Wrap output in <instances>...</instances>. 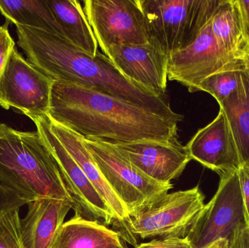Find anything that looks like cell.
Segmentation results:
<instances>
[{
	"instance_id": "obj_4",
	"label": "cell",
	"mask_w": 249,
	"mask_h": 248,
	"mask_svg": "<svg viewBox=\"0 0 249 248\" xmlns=\"http://www.w3.org/2000/svg\"><path fill=\"white\" fill-rule=\"evenodd\" d=\"M222 0H140L150 40L168 55L191 45Z\"/></svg>"
},
{
	"instance_id": "obj_32",
	"label": "cell",
	"mask_w": 249,
	"mask_h": 248,
	"mask_svg": "<svg viewBox=\"0 0 249 248\" xmlns=\"http://www.w3.org/2000/svg\"><path fill=\"white\" fill-rule=\"evenodd\" d=\"M247 71H248V74L249 75V60L248 61V64H247Z\"/></svg>"
},
{
	"instance_id": "obj_27",
	"label": "cell",
	"mask_w": 249,
	"mask_h": 248,
	"mask_svg": "<svg viewBox=\"0 0 249 248\" xmlns=\"http://www.w3.org/2000/svg\"><path fill=\"white\" fill-rule=\"evenodd\" d=\"M229 248H249V227L246 223L234 231L230 240Z\"/></svg>"
},
{
	"instance_id": "obj_31",
	"label": "cell",
	"mask_w": 249,
	"mask_h": 248,
	"mask_svg": "<svg viewBox=\"0 0 249 248\" xmlns=\"http://www.w3.org/2000/svg\"><path fill=\"white\" fill-rule=\"evenodd\" d=\"M112 248H127L125 247V246H124V244L121 245V246H117V247Z\"/></svg>"
},
{
	"instance_id": "obj_26",
	"label": "cell",
	"mask_w": 249,
	"mask_h": 248,
	"mask_svg": "<svg viewBox=\"0 0 249 248\" xmlns=\"http://www.w3.org/2000/svg\"><path fill=\"white\" fill-rule=\"evenodd\" d=\"M245 211L246 224L249 227V168L241 166L237 171Z\"/></svg>"
},
{
	"instance_id": "obj_11",
	"label": "cell",
	"mask_w": 249,
	"mask_h": 248,
	"mask_svg": "<svg viewBox=\"0 0 249 248\" xmlns=\"http://www.w3.org/2000/svg\"><path fill=\"white\" fill-rule=\"evenodd\" d=\"M211 20L191 45L168 58V80L183 84L190 93L197 92L199 84L212 74L247 66L248 64L234 59L219 46L212 32Z\"/></svg>"
},
{
	"instance_id": "obj_17",
	"label": "cell",
	"mask_w": 249,
	"mask_h": 248,
	"mask_svg": "<svg viewBox=\"0 0 249 248\" xmlns=\"http://www.w3.org/2000/svg\"><path fill=\"white\" fill-rule=\"evenodd\" d=\"M219 46L234 59L248 63L249 33L238 0H222L212 20Z\"/></svg>"
},
{
	"instance_id": "obj_8",
	"label": "cell",
	"mask_w": 249,
	"mask_h": 248,
	"mask_svg": "<svg viewBox=\"0 0 249 248\" xmlns=\"http://www.w3.org/2000/svg\"><path fill=\"white\" fill-rule=\"evenodd\" d=\"M29 118L58 163L64 186L72 200L74 215L105 226L116 224L110 208L51 131L48 115Z\"/></svg>"
},
{
	"instance_id": "obj_2",
	"label": "cell",
	"mask_w": 249,
	"mask_h": 248,
	"mask_svg": "<svg viewBox=\"0 0 249 248\" xmlns=\"http://www.w3.org/2000/svg\"><path fill=\"white\" fill-rule=\"evenodd\" d=\"M16 33L28 61L53 81L90 87L162 116L184 119L172 110L166 97H158L126 79L105 54L91 56L62 36L35 28L16 26Z\"/></svg>"
},
{
	"instance_id": "obj_14",
	"label": "cell",
	"mask_w": 249,
	"mask_h": 248,
	"mask_svg": "<svg viewBox=\"0 0 249 248\" xmlns=\"http://www.w3.org/2000/svg\"><path fill=\"white\" fill-rule=\"evenodd\" d=\"M187 148L192 160L219 176L238 171L242 166L233 134L221 108L217 116L196 132Z\"/></svg>"
},
{
	"instance_id": "obj_5",
	"label": "cell",
	"mask_w": 249,
	"mask_h": 248,
	"mask_svg": "<svg viewBox=\"0 0 249 248\" xmlns=\"http://www.w3.org/2000/svg\"><path fill=\"white\" fill-rule=\"evenodd\" d=\"M198 186L165 193L129 214L126 221L130 237H186L204 208Z\"/></svg>"
},
{
	"instance_id": "obj_16",
	"label": "cell",
	"mask_w": 249,
	"mask_h": 248,
	"mask_svg": "<svg viewBox=\"0 0 249 248\" xmlns=\"http://www.w3.org/2000/svg\"><path fill=\"white\" fill-rule=\"evenodd\" d=\"M20 218V237L24 248H53L72 205L65 200L43 198L28 204Z\"/></svg>"
},
{
	"instance_id": "obj_24",
	"label": "cell",
	"mask_w": 249,
	"mask_h": 248,
	"mask_svg": "<svg viewBox=\"0 0 249 248\" xmlns=\"http://www.w3.org/2000/svg\"><path fill=\"white\" fill-rule=\"evenodd\" d=\"M15 47L16 44L9 32L8 23L0 26V77Z\"/></svg>"
},
{
	"instance_id": "obj_23",
	"label": "cell",
	"mask_w": 249,
	"mask_h": 248,
	"mask_svg": "<svg viewBox=\"0 0 249 248\" xmlns=\"http://www.w3.org/2000/svg\"><path fill=\"white\" fill-rule=\"evenodd\" d=\"M20 208L0 215V248H24L20 237Z\"/></svg>"
},
{
	"instance_id": "obj_29",
	"label": "cell",
	"mask_w": 249,
	"mask_h": 248,
	"mask_svg": "<svg viewBox=\"0 0 249 248\" xmlns=\"http://www.w3.org/2000/svg\"><path fill=\"white\" fill-rule=\"evenodd\" d=\"M238 1H239L240 7H241L249 33V1H245V0H238Z\"/></svg>"
},
{
	"instance_id": "obj_22",
	"label": "cell",
	"mask_w": 249,
	"mask_h": 248,
	"mask_svg": "<svg viewBox=\"0 0 249 248\" xmlns=\"http://www.w3.org/2000/svg\"><path fill=\"white\" fill-rule=\"evenodd\" d=\"M247 70V66L240 67L215 73L199 84L197 92L209 93L219 104L238 89Z\"/></svg>"
},
{
	"instance_id": "obj_15",
	"label": "cell",
	"mask_w": 249,
	"mask_h": 248,
	"mask_svg": "<svg viewBox=\"0 0 249 248\" xmlns=\"http://www.w3.org/2000/svg\"><path fill=\"white\" fill-rule=\"evenodd\" d=\"M49 122L54 135L80 166L83 173L110 208L115 216L117 226L121 230L122 238L134 246L136 242L130 237L126 226V221L128 218V211L102 176L91 154L83 143L84 138L69 128L50 119V117Z\"/></svg>"
},
{
	"instance_id": "obj_10",
	"label": "cell",
	"mask_w": 249,
	"mask_h": 248,
	"mask_svg": "<svg viewBox=\"0 0 249 248\" xmlns=\"http://www.w3.org/2000/svg\"><path fill=\"white\" fill-rule=\"evenodd\" d=\"M220 177L217 192L205 205L186 237L193 248H203L222 239L230 240L235 230L246 223L238 173H225Z\"/></svg>"
},
{
	"instance_id": "obj_30",
	"label": "cell",
	"mask_w": 249,
	"mask_h": 248,
	"mask_svg": "<svg viewBox=\"0 0 249 248\" xmlns=\"http://www.w3.org/2000/svg\"><path fill=\"white\" fill-rule=\"evenodd\" d=\"M229 246L230 240H227V239H222V240H217V241L203 248H229Z\"/></svg>"
},
{
	"instance_id": "obj_7",
	"label": "cell",
	"mask_w": 249,
	"mask_h": 248,
	"mask_svg": "<svg viewBox=\"0 0 249 248\" xmlns=\"http://www.w3.org/2000/svg\"><path fill=\"white\" fill-rule=\"evenodd\" d=\"M83 10L103 52L150 39L140 0H86Z\"/></svg>"
},
{
	"instance_id": "obj_9",
	"label": "cell",
	"mask_w": 249,
	"mask_h": 248,
	"mask_svg": "<svg viewBox=\"0 0 249 248\" xmlns=\"http://www.w3.org/2000/svg\"><path fill=\"white\" fill-rule=\"evenodd\" d=\"M53 83L15 47L0 77V106L28 117L48 115Z\"/></svg>"
},
{
	"instance_id": "obj_1",
	"label": "cell",
	"mask_w": 249,
	"mask_h": 248,
	"mask_svg": "<svg viewBox=\"0 0 249 248\" xmlns=\"http://www.w3.org/2000/svg\"><path fill=\"white\" fill-rule=\"evenodd\" d=\"M50 119L85 139L112 145L178 138V119L73 83L53 81Z\"/></svg>"
},
{
	"instance_id": "obj_20",
	"label": "cell",
	"mask_w": 249,
	"mask_h": 248,
	"mask_svg": "<svg viewBox=\"0 0 249 248\" xmlns=\"http://www.w3.org/2000/svg\"><path fill=\"white\" fill-rule=\"evenodd\" d=\"M219 106L229 122L242 166L249 168V75L247 70L238 89L219 103Z\"/></svg>"
},
{
	"instance_id": "obj_28",
	"label": "cell",
	"mask_w": 249,
	"mask_h": 248,
	"mask_svg": "<svg viewBox=\"0 0 249 248\" xmlns=\"http://www.w3.org/2000/svg\"><path fill=\"white\" fill-rule=\"evenodd\" d=\"M24 205H26L24 202H22L11 194L4 192L0 189V215H2L8 210L16 208V207L20 208Z\"/></svg>"
},
{
	"instance_id": "obj_25",
	"label": "cell",
	"mask_w": 249,
	"mask_h": 248,
	"mask_svg": "<svg viewBox=\"0 0 249 248\" xmlns=\"http://www.w3.org/2000/svg\"><path fill=\"white\" fill-rule=\"evenodd\" d=\"M136 248H193L187 237H164L142 243Z\"/></svg>"
},
{
	"instance_id": "obj_6",
	"label": "cell",
	"mask_w": 249,
	"mask_h": 248,
	"mask_svg": "<svg viewBox=\"0 0 249 248\" xmlns=\"http://www.w3.org/2000/svg\"><path fill=\"white\" fill-rule=\"evenodd\" d=\"M83 143L128 214L172 189V183H159L143 174L115 145L85 138Z\"/></svg>"
},
{
	"instance_id": "obj_13",
	"label": "cell",
	"mask_w": 249,
	"mask_h": 248,
	"mask_svg": "<svg viewBox=\"0 0 249 248\" xmlns=\"http://www.w3.org/2000/svg\"><path fill=\"white\" fill-rule=\"evenodd\" d=\"M115 146L143 174L159 183H171L192 160L187 146L178 138L164 142L142 141Z\"/></svg>"
},
{
	"instance_id": "obj_18",
	"label": "cell",
	"mask_w": 249,
	"mask_h": 248,
	"mask_svg": "<svg viewBox=\"0 0 249 248\" xmlns=\"http://www.w3.org/2000/svg\"><path fill=\"white\" fill-rule=\"evenodd\" d=\"M64 39L80 50L96 56L98 42L85 14L83 7L77 0H46Z\"/></svg>"
},
{
	"instance_id": "obj_12",
	"label": "cell",
	"mask_w": 249,
	"mask_h": 248,
	"mask_svg": "<svg viewBox=\"0 0 249 248\" xmlns=\"http://www.w3.org/2000/svg\"><path fill=\"white\" fill-rule=\"evenodd\" d=\"M104 52L126 79L158 97H166L168 56L153 41L114 45Z\"/></svg>"
},
{
	"instance_id": "obj_19",
	"label": "cell",
	"mask_w": 249,
	"mask_h": 248,
	"mask_svg": "<svg viewBox=\"0 0 249 248\" xmlns=\"http://www.w3.org/2000/svg\"><path fill=\"white\" fill-rule=\"evenodd\" d=\"M118 231L74 215L64 223L53 248H112L122 245Z\"/></svg>"
},
{
	"instance_id": "obj_3",
	"label": "cell",
	"mask_w": 249,
	"mask_h": 248,
	"mask_svg": "<svg viewBox=\"0 0 249 248\" xmlns=\"http://www.w3.org/2000/svg\"><path fill=\"white\" fill-rule=\"evenodd\" d=\"M0 189L26 205L43 198L73 205L58 163L37 131L0 122Z\"/></svg>"
},
{
	"instance_id": "obj_21",
	"label": "cell",
	"mask_w": 249,
	"mask_h": 248,
	"mask_svg": "<svg viewBox=\"0 0 249 248\" xmlns=\"http://www.w3.org/2000/svg\"><path fill=\"white\" fill-rule=\"evenodd\" d=\"M0 13L8 24L35 28L64 37L46 0L0 1Z\"/></svg>"
}]
</instances>
